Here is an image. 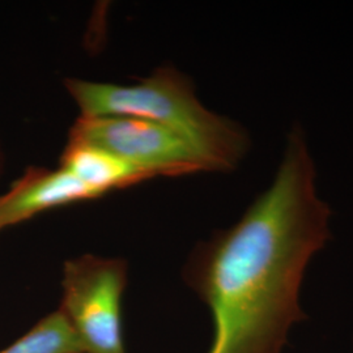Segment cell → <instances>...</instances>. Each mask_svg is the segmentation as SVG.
Segmentation results:
<instances>
[{
    "label": "cell",
    "mask_w": 353,
    "mask_h": 353,
    "mask_svg": "<svg viewBox=\"0 0 353 353\" xmlns=\"http://www.w3.org/2000/svg\"><path fill=\"white\" fill-rule=\"evenodd\" d=\"M125 259L83 254L64 262L59 309L84 353H127L123 294Z\"/></svg>",
    "instance_id": "cell-3"
},
{
    "label": "cell",
    "mask_w": 353,
    "mask_h": 353,
    "mask_svg": "<svg viewBox=\"0 0 353 353\" xmlns=\"http://www.w3.org/2000/svg\"><path fill=\"white\" fill-rule=\"evenodd\" d=\"M0 353H84L75 331L61 309L42 316Z\"/></svg>",
    "instance_id": "cell-7"
},
{
    "label": "cell",
    "mask_w": 353,
    "mask_h": 353,
    "mask_svg": "<svg viewBox=\"0 0 353 353\" xmlns=\"http://www.w3.org/2000/svg\"><path fill=\"white\" fill-rule=\"evenodd\" d=\"M68 140L112 152L153 176L214 173L202 152L172 130L151 121L122 115H80Z\"/></svg>",
    "instance_id": "cell-4"
},
{
    "label": "cell",
    "mask_w": 353,
    "mask_h": 353,
    "mask_svg": "<svg viewBox=\"0 0 353 353\" xmlns=\"http://www.w3.org/2000/svg\"><path fill=\"white\" fill-rule=\"evenodd\" d=\"M100 198L63 168H29L0 195V230L54 208Z\"/></svg>",
    "instance_id": "cell-5"
},
{
    "label": "cell",
    "mask_w": 353,
    "mask_h": 353,
    "mask_svg": "<svg viewBox=\"0 0 353 353\" xmlns=\"http://www.w3.org/2000/svg\"><path fill=\"white\" fill-rule=\"evenodd\" d=\"M65 88L80 115L135 117L172 130L202 152L214 173L234 170L249 152L246 131L204 108L189 79L174 68H159L131 85L67 79Z\"/></svg>",
    "instance_id": "cell-2"
},
{
    "label": "cell",
    "mask_w": 353,
    "mask_h": 353,
    "mask_svg": "<svg viewBox=\"0 0 353 353\" xmlns=\"http://www.w3.org/2000/svg\"><path fill=\"white\" fill-rule=\"evenodd\" d=\"M330 217L305 134L294 126L271 186L234 225L199 243L185 265L186 284L212 316L207 353H283L306 319L301 287L331 239Z\"/></svg>",
    "instance_id": "cell-1"
},
{
    "label": "cell",
    "mask_w": 353,
    "mask_h": 353,
    "mask_svg": "<svg viewBox=\"0 0 353 353\" xmlns=\"http://www.w3.org/2000/svg\"><path fill=\"white\" fill-rule=\"evenodd\" d=\"M1 165H3V156H1V151H0V172H1Z\"/></svg>",
    "instance_id": "cell-8"
},
{
    "label": "cell",
    "mask_w": 353,
    "mask_h": 353,
    "mask_svg": "<svg viewBox=\"0 0 353 353\" xmlns=\"http://www.w3.org/2000/svg\"><path fill=\"white\" fill-rule=\"evenodd\" d=\"M61 168L100 198L114 190L128 188L151 178L112 152L72 140H68L61 157Z\"/></svg>",
    "instance_id": "cell-6"
}]
</instances>
